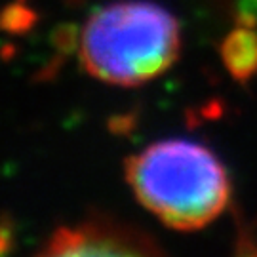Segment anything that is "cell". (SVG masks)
Here are the masks:
<instances>
[{
  "mask_svg": "<svg viewBox=\"0 0 257 257\" xmlns=\"http://www.w3.org/2000/svg\"><path fill=\"white\" fill-rule=\"evenodd\" d=\"M126 177L139 202L172 229H202L229 204V175L219 158L187 139L149 145L126 162Z\"/></svg>",
  "mask_w": 257,
  "mask_h": 257,
  "instance_id": "obj_1",
  "label": "cell"
},
{
  "mask_svg": "<svg viewBox=\"0 0 257 257\" xmlns=\"http://www.w3.org/2000/svg\"><path fill=\"white\" fill-rule=\"evenodd\" d=\"M179 46V25L168 10L147 0H126L88 19L80 57L86 71L103 82L139 86L168 71Z\"/></svg>",
  "mask_w": 257,
  "mask_h": 257,
  "instance_id": "obj_2",
  "label": "cell"
},
{
  "mask_svg": "<svg viewBox=\"0 0 257 257\" xmlns=\"http://www.w3.org/2000/svg\"><path fill=\"white\" fill-rule=\"evenodd\" d=\"M153 251L156 248L147 234L101 215L57 229L42 249L48 255H138Z\"/></svg>",
  "mask_w": 257,
  "mask_h": 257,
  "instance_id": "obj_3",
  "label": "cell"
},
{
  "mask_svg": "<svg viewBox=\"0 0 257 257\" xmlns=\"http://www.w3.org/2000/svg\"><path fill=\"white\" fill-rule=\"evenodd\" d=\"M225 63L234 76H249L257 71V37L246 29L232 33L223 46Z\"/></svg>",
  "mask_w": 257,
  "mask_h": 257,
  "instance_id": "obj_4",
  "label": "cell"
}]
</instances>
